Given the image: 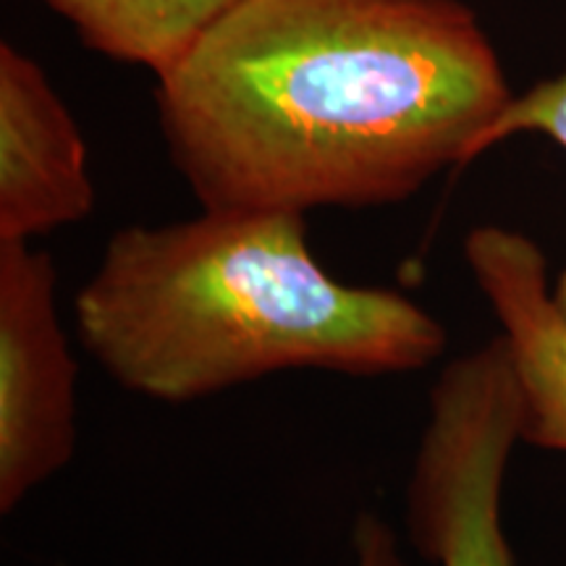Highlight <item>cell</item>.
<instances>
[{"label": "cell", "instance_id": "3", "mask_svg": "<svg viewBox=\"0 0 566 566\" xmlns=\"http://www.w3.org/2000/svg\"><path fill=\"white\" fill-rule=\"evenodd\" d=\"M522 441L504 338L451 359L430 388L407 480V533L436 566H514L501 516L509 457Z\"/></svg>", "mask_w": 566, "mask_h": 566}, {"label": "cell", "instance_id": "4", "mask_svg": "<svg viewBox=\"0 0 566 566\" xmlns=\"http://www.w3.org/2000/svg\"><path fill=\"white\" fill-rule=\"evenodd\" d=\"M80 365L59 271L32 242H0V512L66 470L80 438Z\"/></svg>", "mask_w": 566, "mask_h": 566}, {"label": "cell", "instance_id": "2", "mask_svg": "<svg viewBox=\"0 0 566 566\" xmlns=\"http://www.w3.org/2000/svg\"><path fill=\"white\" fill-rule=\"evenodd\" d=\"M74 328L113 384L163 405L286 370L417 373L449 342L409 296L325 271L300 212L126 226L76 292Z\"/></svg>", "mask_w": 566, "mask_h": 566}, {"label": "cell", "instance_id": "8", "mask_svg": "<svg viewBox=\"0 0 566 566\" xmlns=\"http://www.w3.org/2000/svg\"><path fill=\"white\" fill-rule=\"evenodd\" d=\"M514 134H543L566 150V74L537 82L522 95H514L480 139V155ZM551 292H554L556 307L566 317V268Z\"/></svg>", "mask_w": 566, "mask_h": 566}, {"label": "cell", "instance_id": "5", "mask_svg": "<svg viewBox=\"0 0 566 566\" xmlns=\"http://www.w3.org/2000/svg\"><path fill=\"white\" fill-rule=\"evenodd\" d=\"M87 145L32 55L0 45V242H32L95 208Z\"/></svg>", "mask_w": 566, "mask_h": 566}, {"label": "cell", "instance_id": "7", "mask_svg": "<svg viewBox=\"0 0 566 566\" xmlns=\"http://www.w3.org/2000/svg\"><path fill=\"white\" fill-rule=\"evenodd\" d=\"M90 51L163 74L239 0H42Z\"/></svg>", "mask_w": 566, "mask_h": 566}, {"label": "cell", "instance_id": "9", "mask_svg": "<svg viewBox=\"0 0 566 566\" xmlns=\"http://www.w3.org/2000/svg\"><path fill=\"white\" fill-rule=\"evenodd\" d=\"M354 566H407L399 537L375 514H359L352 533Z\"/></svg>", "mask_w": 566, "mask_h": 566}, {"label": "cell", "instance_id": "6", "mask_svg": "<svg viewBox=\"0 0 566 566\" xmlns=\"http://www.w3.org/2000/svg\"><path fill=\"white\" fill-rule=\"evenodd\" d=\"M472 281L501 325L522 407V443L566 454V317L533 239L480 226L464 239Z\"/></svg>", "mask_w": 566, "mask_h": 566}, {"label": "cell", "instance_id": "1", "mask_svg": "<svg viewBox=\"0 0 566 566\" xmlns=\"http://www.w3.org/2000/svg\"><path fill=\"white\" fill-rule=\"evenodd\" d=\"M155 82L202 210L300 216L409 200L514 97L462 0H239Z\"/></svg>", "mask_w": 566, "mask_h": 566}]
</instances>
